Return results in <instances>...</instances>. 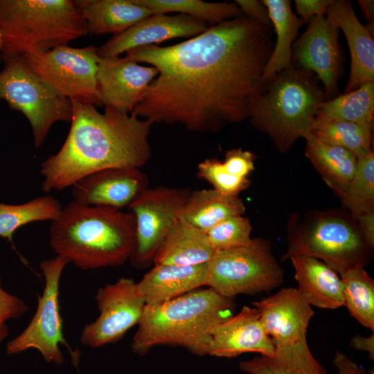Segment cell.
<instances>
[{
	"label": "cell",
	"mask_w": 374,
	"mask_h": 374,
	"mask_svg": "<svg viewBox=\"0 0 374 374\" xmlns=\"http://www.w3.org/2000/svg\"><path fill=\"white\" fill-rule=\"evenodd\" d=\"M351 346L357 350L364 351L368 353L371 360L374 359V334L365 337L360 335H355L351 340Z\"/></svg>",
	"instance_id": "7bdbcfd3"
},
{
	"label": "cell",
	"mask_w": 374,
	"mask_h": 374,
	"mask_svg": "<svg viewBox=\"0 0 374 374\" xmlns=\"http://www.w3.org/2000/svg\"><path fill=\"white\" fill-rule=\"evenodd\" d=\"M197 175L209 183L216 191L227 195L238 196L250 184L248 178L228 173L222 161L215 158L206 159L198 163Z\"/></svg>",
	"instance_id": "d590c367"
},
{
	"label": "cell",
	"mask_w": 374,
	"mask_h": 374,
	"mask_svg": "<svg viewBox=\"0 0 374 374\" xmlns=\"http://www.w3.org/2000/svg\"><path fill=\"white\" fill-rule=\"evenodd\" d=\"M0 101L21 112L28 119L35 148H39L51 127L58 121L71 122V99L56 93L24 64L19 55H2Z\"/></svg>",
	"instance_id": "ba28073f"
},
{
	"label": "cell",
	"mask_w": 374,
	"mask_h": 374,
	"mask_svg": "<svg viewBox=\"0 0 374 374\" xmlns=\"http://www.w3.org/2000/svg\"><path fill=\"white\" fill-rule=\"evenodd\" d=\"M214 253L206 232L179 219L163 240L152 262L154 265L204 264Z\"/></svg>",
	"instance_id": "603a6c76"
},
{
	"label": "cell",
	"mask_w": 374,
	"mask_h": 374,
	"mask_svg": "<svg viewBox=\"0 0 374 374\" xmlns=\"http://www.w3.org/2000/svg\"><path fill=\"white\" fill-rule=\"evenodd\" d=\"M2 46H3V42H2V38L0 34V61H1V57L2 56Z\"/></svg>",
	"instance_id": "f6af8a7d"
},
{
	"label": "cell",
	"mask_w": 374,
	"mask_h": 374,
	"mask_svg": "<svg viewBox=\"0 0 374 374\" xmlns=\"http://www.w3.org/2000/svg\"><path fill=\"white\" fill-rule=\"evenodd\" d=\"M355 220L363 213L374 211V154L357 159L354 176L339 197Z\"/></svg>",
	"instance_id": "836d02e7"
},
{
	"label": "cell",
	"mask_w": 374,
	"mask_h": 374,
	"mask_svg": "<svg viewBox=\"0 0 374 374\" xmlns=\"http://www.w3.org/2000/svg\"><path fill=\"white\" fill-rule=\"evenodd\" d=\"M276 33L272 52L262 80L265 83L292 64V47L299 29L305 22L293 13L290 1L263 0Z\"/></svg>",
	"instance_id": "4316f807"
},
{
	"label": "cell",
	"mask_w": 374,
	"mask_h": 374,
	"mask_svg": "<svg viewBox=\"0 0 374 374\" xmlns=\"http://www.w3.org/2000/svg\"><path fill=\"white\" fill-rule=\"evenodd\" d=\"M0 276V344L9 334L6 322L20 318L28 310V306L22 299L3 288Z\"/></svg>",
	"instance_id": "8d00e7d4"
},
{
	"label": "cell",
	"mask_w": 374,
	"mask_h": 374,
	"mask_svg": "<svg viewBox=\"0 0 374 374\" xmlns=\"http://www.w3.org/2000/svg\"><path fill=\"white\" fill-rule=\"evenodd\" d=\"M88 33L74 1L0 0L2 55L48 51Z\"/></svg>",
	"instance_id": "8992f818"
},
{
	"label": "cell",
	"mask_w": 374,
	"mask_h": 374,
	"mask_svg": "<svg viewBox=\"0 0 374 374\" xmlns=\"http://www.w3.org/2000/svg\"><path fill=\"white\" fill-rule=\"evenodd\" d=\"M304 139L305 157L325 183L340 197L354 176L357 157L344 148L319 141L309 132Z\"/></svg>",
	"instance_id": "d4e9b609"
},
{
	"label": "cell",
	"mask_w": 374,
	"mask_h": 374,
	"mask_svg": "<svg viewBox=\"0 0 374 374\" xmlns=\"http://www.w3.org/2000/svg\"><path fill=\"white\" fill-rule=\"evenodd\" d=\"M290 260L297 289L311 305L331 310L344 305L342 283L335 270L311 256H295Z\"/></svg>",
	"instance_id": "7402d4cb"
},
{
	"label": "cell",
	"mask_w": 374,
	"mask_h": 374,
	"mask_svg": "<svg viewBox=\"0 0 374 374\" xmlns=\"http://www.w3.org/2000/svg\"><path fill=\"white\" fill-rule=\"evenodd\" d=\"M274 45L271 25L242 15L179 44L131 49L126 58L158 71L132 114L207 134L239 123L264 89Z\"/></svg>",
	"instance_id": "6da1fadb"
},
{
	"label": "cell",
	"mask_w": 374,
	"mask_h": 374,
	"mask_svg": "<svg viewBox=\"0 0 374 374\" xmlns=\"http://www.w3.org/2000/svg\"><path fill=\"white\" fill-rule=\"evenodd\" d=\"M208 28L207 23L185 15L152 14L97 47V53L100 58H116L138 47L174 38H192Z\"/></svg>",
	"instance_id": "e0dca14e"
},
{
	"label": "cell",
	"mask_w": 374,
	"mask_h": 374,
	"mask_svg": "<svg viewBox=\"0 0 374 374\" xmlns=\"http://www.w3.org/2000/svg\"><path fill=\"white\" fill-rule=\"evenodd\" d=\"M344 305L359 323L374 331V280L363 266L351 268L339 276Z\"/></svg>",
	"instance_id": "d6a6232c"
},
{
	"label": "cell",
	"mask_w": 374,
	"mask_h": 374,
	"mask_svg": "<svg viewBox=\"0 0 374 374\" xmlns=\"http://www.w3.org/2000/svg\"><path fill=\"white\" fill-rule=\"evenodd\" d=\"M63 207L53 195L35 197L21 204L0 202V237L12 244L13 233L21 226L37 221L55 220Z\"/></svg>",
	"instance_id": "4dcf8cb0"
},
{
	"label": "cell",
	"mask_w": 374,
	"mask_h": 374,
	"mask_svg": "<svg viewBox=\"0 0 374 374\" xmlns=\"http://www.w3.org/2000/svg\"><path fill=\"white\" fill-rule=\"evenodd\" d=\"M71 102L67 137L60 150L40 165L44 193L62 190L104 169H140L149 161L150 122L111 107L100 113L90 103Z\"/></svg>",
	"instance_id": "7a4b0ae2"
},
{
	"label": "cell",
	"mask_w": 374,
	"mask_h": 374,
	"mask_svg": "<svg viewBox=\"0 0 374 374\" xmlns=\"http://www.w3.org/2000/svg\"><path fill=\"white\" fill-rule=\"evenodd\" d=\"M235 2L246 17L264 24L271 25L268 10L262 1L237 0Z\"/></svg>",
	"instance_id": "ab89813d"
},
{
	"label": "cell",
	"mask_w": 374,
	"mask_h": 374,
	"mask_svg": "<svg viewBox=\"0 0 374 374\" xmlns=\"http://www.w3.org/2000/svg\"><path fill=\"white\" fill-rule=\"evenodd\" d=\"M250 352L271 356L275 346L260 322L258 310L244 306L238 314L213 328L208 355L234 357Z\"/></svg>",
	"instance_id": "d6986e66"
},
{
	"label": "cell",
	"mask_w": 374,
	"mask_h": 374,
	"mask_svg": "<svg viewBox=\"0 0 374 374\" xmlns=\"http://www.w3.org/2000/svg\"><path fill=\"white\" fill-rule=\"evenodd\" d=\"M358 3L365 18L370 24H373L374 1L373 0H359Z\"/></svg>",
	"instance_id": "ee69618b"
},
{
	"label": "cell",
	"mask_w": 374,
	"mask_h": 374,
	"mask_svg": "<svg viewBox=\"0 0 374 374\" xmlns=\"http://www.w3.org/2000/svg\"><path fill=\"white\" fill-rule=\"evenodd\" d=\"M95 300L100 315L85 325L80 335L82 344L92 348L120 340L129 329L139 325L146 305L136 283L125 277L99 287Z\"/></svg>",
	"instance_id": "4fadbf2b"
},
{
	"label": "cell",
	"mask_w": 374,
	"mask_h": 374,
	"mask_svg": "<svg viewBox=\"0 0 374 374\" xmlns=\"http://www.w3.org/2000/svg\"><path fill=\"white\" fill-rule=\"evenodd\" d=\"M76 6L84 19L89 33L119 34L152 15L134 0H77Z\"/></svg>",
	"instance_id": "cb8c5ba5"
},
{
	"label": "cell",
	"mask_w": 374,
	"mask_h": 374,
	"mask_svg": "<svg viewBox=\"0 0 374 374\" xmlns=\"http://www.w3.org/2000/svg\"><path fill=\"white\" fill-rule=\"evenodd\" d=\"M251 224L248 217L235 215L218 223L208 231V240L215 251L224 250L249 244Z\"/></svg>",
	"instance_id": "e575fe53"
},
{
	"label": "cell",
	"mask_w": 374,
	"mask_h": 374,
	"mask_svg": "<svg viewBox=\"0 0 374 374\" xmlns=\"http://www.w3.org/2000/svg\"><path fill=\"white\" fill-rule=\"evenodd\" d=\"M69 261L59 255L39 263L45 280L43 292L37 295V308L27 327L6 346L8 355H15L30 348L37 350L47 362L60 364L64 361L60 344L71 353L74 364L79 355L71 349L63 334V319L59 302L60 280Z\"/></svg>",
	"instance_id": "30bf717a"
},
{
	"label": "cell",
	"mask_w": 374,
	"mask_h": 374,
	"mask_svg": "<svg viewBox=\"0 0 374 374\" xmlns=\"http://www.w3.org/2000/svg\"><path fill=\"white\" fill-rule=\"evenodd\" d=\"M190 192L188 188H148L128 206L136 222V246L130 258L134 267L145 268L152 262L163 240L179 219Z\"/></svg>",
	"instance_id": "7c38bea8"
},
{
	"label": "cell",
	"mask_w": 374,
	"mask_h": 374,
	"mask_svg": "<svg viewBox=\"0 0 374 374\" xmlns=\"http://www.w3.org/2000/svg\"><path fill=\"white\" fill-rule=\"evenodd\" d=\"M326 18L342 30L350 54V71L345 93L374 82V41L373 35L355 15L350 1H334Z\"/></svg>",
	"instance_id": "ffe728a7"
},
{
	"label": "cell",
	"mask_w": 374,
	"mask_h": 374,
	"mask_svg": "<svg viewBox=\"0 0 374 374\" xmlns=\"http://www.w3.org/2000/svg\"><path fill=\"white\" fill-rule=\"evenodd\" d=\"M332 362L336 367L337 374H374L373 368L366 373L362 366L340 351L336 352Z\"/></svg>",
	"instance_id": "60d3db41"
},
{
	"label": "cell",
	"mask_w": 374,
	"mask_h": 374,
	"mask_svg": "<svg viewBox=\"0 0 374 374\" xmlns=\"http://www.w3.org/2000/svg\"><path fill=\"white\" fill-rule=\"evenodd\" d=\"M334 0H295L296 13L305 22L308 23L312 17L325 15Z\"/></svg>",
	"instance_id": "f35d334b"
},
{
	"label": "cell",
	"mask_w": 374,
	"mask_h": 374,
	"mask_svg": "<svg viewBox=\"0 0 374 374\" xmlns=\"http://www.w3.org/2000/svg\"><path fill=\"white\" fill-rule=\"evenodd\" d=\"M256 155L250 151L242 148H233L227 151L222 166L226 172L232 175L248 178L254 170Z\"/></svg>",
	"instance_id": "74e56055"
},
{
	"label": "cell",
	"mask_w": 374,
	"mask_h": 374,
	"mask_svg": "<svg viewBox=\"0 0 374 374\" xmlns=\"http://www.w3.org/2000/svg\"><path fill=\"white\" fill-rule=\"evenodd\" d=\"M152 14L179 12L204 22L221 23L242 15L235 2L211 3L200 0H134Z\"/></svg>",
	"instance_id": "1f68e13d"
},
{
	"label": "cell",
	"mask_w": 374,
	"mask_h": 374,
	"mask_svg": "<svg viewBox=\"0 0 374 374\" xmlns=\"http://www.w3.org/2000/svg\"><path fill=\"white\" fill-rule=\"evenodd\" d=\"M355 221L341 214L317 215L292 232L283 259L311 256L326 263L339 276L357 266L364 267L372 248Z\"/></svg>",
	"instance_id": "52a82bcc"
},
{
	"label": "cell",
	"mask_w": 374,
	"mask_h": 374,
	"mask_svg": "<svg viewBox=\"0 0 374 374\" xmlns=\"http://www.w3.org/2000/svg\"><path fill=\"white\" fill-rule=\"evenodd\" d=\"M239 366L249 374H328L312 355L307 339L275 348L274 355L256 356Z\"/></svg>",
	"instance_id": "83f0119b"
},
{
	"label": "cell",
	"mask_w": 374,
	"mask_h": 374,
	"mask_svg": "<svg viewBox=\"0 0 374 374\" xmlns=\"http://www.w3.org/2000/svg\"><path fill=\"white\" fill-rule=\"evenodd\" d=\"M208 263L195 265H156L136 283L146 305L170 301L206 286Z\"/></svg>",
	"instance_id": "44dd1931"
},
{
	"label": "cell",
	"mask_w": 374,
	"mask_h": 374,
	"mask_svg": "<svg viewBox=\"0 0 374 374\" xmlns=\"http://www.w3.org/2000/svg\"><path fill=\"white\" fill-rule=\"evenodd\" d=\"M19 55L31 71L58 94L100 106L97 98L96 74L100 60L97 47L66 45Z\"/></svg>",
	"instance_id": "8fae6325"
},
{
	"label": "cell",
	"mask_w": 374,
	"mask_h": 374,
	"mask_svg": "<svg viewBox=\"0 0 374 374\" xmlns=\"http://www.w3.org/2000/svg\"><path fill=\"white\" fill-rule=\"evenodd\" d=\"M339 33V29L325 15L314 16L292 47V62L321 80L327 100L335 98L341 75Z\"/></svg>",
	"instance_id": "5bb4252c"
},
{
	"label": "cell",
	"mask_w": 374,
	"mask_h": 374,
	"mask_svg": "<svg viewBox=\"0 0 374 374\" xmlns=\"http://www.w3.org/2000/svg\"><path fill=\"white\" fill-rule=\"evenodd\" d=\"M315 118L373 126L374 82L323 101L319 106Z\"/></svg>",
	"instance_id": "f1b7e54d"
},
{
	"label": "cell",
	"mask_w": 374,
	"mask_h": 374,
	"mask_svg": "<svg viewBox=\"0 0 374 374\" xmlns=\"http://www.w3.org/2000/svg\"><path fill=\"white\" fill-rule=\"evenodd\" d=\"M373 127L351 122L315 118L309 133L325 143L352 152L359 159L373 152Z\"/></svg>",
	"instance_id": "f546056e"
},
{
	"label": "cell",
	"mask_w": 374,
	"mask_h": 374,
	"mask_svg": "<svg viewBox=\"0 0 374 374\" xmlns=\"http://www.w3.org/2000/svg\"><path fill=\"white\" fill-rule=\"evenodd\" d=\"M326 100L318 78L292 62L265 82L249 118L254 127L271 139L278 151L285 152L309 132L319 106Z\"/></svg>",
	"instance_id": "5b68a950"
},
{
	"label": "cell",
	"mask_w": 374,
	"mask_h": 374,
	"mask_svg": "<svg viewBox=\"0 0 374 374\" xmlns=\"http://www.w3.org/2000/svg\"><path fill=\"white\" fill-rule=\"evenodd\" d=\"M253 305L275 348L306 340L307 328L314 312L297 288H281Z\"/></svg>",
	"instance_id": "2e32d148"
},
{
	"label": "cell",
	"mask_w": 374,
	"mask_h": 374,
	"mask_svg": "<svg viewBox=\"0 0 374 374\" xmlns=\"http://www.w3.org/2000/svg\"><path fill=\"white\" fill-rule=\"evenodd\" d=\"M283 278L269 242L256 238L244 247L215 251L208 262L206 286L233 299L269 292L281 285Z\"/></svg>",
	"instance_id": "9c48e42d"
},
{
	"label": "cell",
	"mask_w": 374,
	"mask_h": 374,
	"mask_svg": "<svg viewBox=\"0 0 374 374\" xmlns=\"http://www.w3.org/2000/svg\"><path fill=\"white\" fill-rule=\"evenodd\" d=\"M234 306L233 299L211 287L146 305L132 349L144 355L155 346L168 344L195 355H208L213 328L233 315Z\"/></svg>",
	"instance_id": "277c9868"
},
{
	"label": "cell",
	"mask_w": 374,
	"mask_h": 374,
	"mask_svg": "<svg viewBox=\"0 0 374 374\" xmlns=\"http://www.w3.org/2000/svg\"><path fill=\"white\" fill-rule=\"evenodd\" d=\"M245 211L238 196L224 195L213 188L191 190L179 220L206 232L229 217L242 215Z\"/></svg>",
	"instance_id": "484cf974"
},
{
	"label": "cell",
	"mask_w": 374,
	"mask_h": 374,
	"mask_svg": "<svg viewBox=\"0 0 374 374\" xmlns=\"http://www.w3.org/2000/svg\"><path fill=\"white\" fill-rule=\"evenodd\" d=\"M52 250L82 270L116 267L130 260L136 246L131 212L71 201L52 222Z\"/></svg>",
	"instance_id": "3957f363"
},
{
	"label": "cell",
	"mask_w": 374,
	"mask_h": 374,
	"mask_svg": "<svg viewBox=\"0 0 374 374\" xmlns=\"http://www.w3.org/2000/svg\"><path fill=\"white\" fill-rule=\"evenodd\" d=\"M158 71L125 57L100 58L96 74L97 98L100 105L130 114L139 103Z\"/></svg>",
	"instance_id": "9a60e30c"
},
{
	"label": "cell",
	"mask_w": 374,
	"mask_h": 374,
	"mask_svg": "<svg viewBox=\"0 0 374 374\" xmlns=\"http://www.w3.org/2000/svg\"><path fill=\"white\" fill-rule=\"evenodd\" d=\"M148 175L139 168H108L78 180L71 195L77 203L118 209L128 206L148 188Z\"/></svg>",
	"instance_id": "ac0fdd59"
},
{
	"label": "cell",
	"mask_w": 374,
	"mask_h": 374,
	"mask_svg": "<svg viewBox=\"0 0 374 374\" xmlns=\"http://www.w3.org/2000/svg\"><path fill=\"white\" fill-rule=\"evenodd\" d=\"M355 221L358 223V227L364 240L371 248L373 249L374 211L362 214Z\"/></svg>",
	"instance_id": "b9f144b4"
}]
</instances>
